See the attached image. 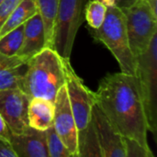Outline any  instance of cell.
Instances as JSON below:
<instances>
[{
	"label": "cell",
	"instance_id": "obj_27",
	"mask_svg": "<svg viewBox=\"0 0 157 157\" xmlns=\"http://www.w3.org/2000/svg\"><path fill=\"white\" fill-rule=\"evenodd\" d=\"M99 1H102V2H103V0H99Z\"/></svg>",
	"mask_w": 157,
	"mask_h": 157
},
{
	"label": "cell",
	"instance_id": "obj_26",
	"mask_svg": "<svg viewBox=\"0 0 157 157\" xmlns=\"http://www.w3.org/2000/svg\"><path fill=\"white\" fill-rule=\"evenodd\" d=\"M3 1H4V0H0V4H1V3H2Z\"/></svg>",
	"mask_w": 157,
	"mask_h": 157
},
{
	"label": "cell",
	"instance_id": "obj_4",
	"mask_svg": "<svg viewBox=\"0 0 157 157\" xmlns=\"http://www.w3.org/2000/svg\"><path fill=\"white\" fill-rule=\"evenodd\" d=\"M87 1L59 0L51 48L63 59L70 60L76 34L85 19V7Z\"/></svg>",
	"mask_w": 157,
	"mask_h": 157
},
{
	"label": "cell",
	"instance_id": "obj_12",
	"mask_svg": "<svg viewBox=\"0 0 157 157\" xmlns=\"http://www.w3.org/2000/svg\"><path fill=\"white\" fill-rule=\"evenodd\" d=\"M45 47L46 39L44 24L41 16L37 12L24 23L23 41L17 55L29 61Z\"/></svg>",
	"mask_w": 157,
	"mask_h": 157
},
{
	"label": "cell",
	"instance_id": "obj_7",
	"mask_svg": "<svg viewBox=\"0 0 157 157\" xmlns=\"http://www.w3.org/2000/svg\"><path fill=\"white\" fill-rule=\"evenodd\" d=\"M65 86L78 132V143L83 139L91 123L95 94L91 91L74 70L70 60L64 59Z\"/></svg>",
	"mask_w": 157,
	"mask_h": 157
},
{
	"label": "cell",
	"instance_id": "obj_5",
	"mask_svg": "<svg viewBox=\"0 0 157 157\" xmlns=\"http://www.w3.org/2000/svg\"><path fill=\"white\" fill-rule=\"evenodd\" d=\"M135 75L138 78L147 129L157 134V33L147 50L137 57Z\"/></svg>",
	"mask_w": 157,
	"mask_h": 157
},
{
	"label": "cell",
	"instance_id": "obj_13",
	"mask_svg": "<svg viewBox=\"0 0 157 157\" xmlns=\"http://www.w3.org/2000/svg\"><path fill=\"white\" fill-rule=\"evenodd\" d=\"M27 62L17 55L7 56L0 52V91L19 88Z\"/></svg>",
	"mask_w": 157,
	"mask_h": 157
},
{
	"label": "cell",
	"instance_id": "obj_24",
	"mask_svg": "<svg viewBox=\"0 0 157 157\" xmlns=\"http://www.w3.org/2000/svg\"><path fill=\"white\" fill-rule=\"evenodd\" d=\"M138 0H116L115 6H117L120 8H124V7H127V6L134 4Z\"/></svg>",
	"mask_w": 157,
	"mask_h": 157
},
{
	"label": "cell",
	"instance_id": "obj_15",
	"mask_svg": "<svg viewBox=\"0 0 157 157\" xmlns=\"http://www.w3.org/2000/svg\"><path fill=\"white\" fill-rule=\"evenodd\" d=\"M37 12L39 11L35 0H21L1 28L0 37L6 34L15 28L24 24Z\"/></svg>",
	"mask_w": 157,
	"mask_h": 157
},
{
	"label": "cell",
	"instance_id": "obj_10",
	"mask_svg": "<svg viewBox=\"0 0 157 157\" xmlns=\"http://www.w3.org/2000/svg\"><path fill=\"white\" fill-rule=\"evenodd\" d=\"M91 121L96 132L101 157H125L123 137L112 126L96 102L93 105Z\"/></svg>",
	"mask_w": 157,
	"mask_h": 157
},
{
	"label": "cell",
	"instance_id": "obj_3",
	"mask_svg": "<svg viewBox=\"0 0 157 157\" xmlns=\"http://www.w3.org/2000/svg\"><path fill=\"white\" fill-rule=\"evenodd\" d=\"M92 38L108 48L119 63L121 73L135 75L137 58L133 55L126 30L124 16L115 5L107 6V13L98 29L87 27Z\"/></svg>",
	"mask_w": 157,
	"mask_h": 157
},
{
	"label": "cell",
	"instance_id": "obj_18",
	"mask_svg": "<svg viewBox=\"0 0 157 157\" xmlns=\"http://www.w3.org/2000/svg\"><path fill=\"white\" fill-rule=\"evenodd\" d=\"M107 13V6L99 0H88L85 7V19L87 21V27L98 29Z\"/></svg>",
	"mask_w": 157,
	"mask_h": 157
},
{
	"label": "cell",
	"instance_id": "obj_23",
	"mask_svg": "<svg viewBox=\"0 0 157 157\" xmlns=\"http://www.w3.org/2000/svg\"><path fill=\"white\" fill-rule=\"evenodd\" d=\"M0 136L7 139L9 141V136H10V132L7 128V125L6 121H4L3 117L0 115Z\"/></svg>",
	"mask_w": 157,
	"mask_h": 157
},
{
	"label": "cell",
	"instance_id": "obj_8",
	"mask_svg": "<svg viewBox=\"0 0 157 157\" xmlns=\"http://www.w3.org/2000/svg\"><path fill=\"white\" fill-rule=\"evenodd\" d=\"M30 98L20 88L0 91V115L11 134H21L29 128L28 108Z\"/></svg>",
	"mask_w": 157,
	"mask_h": 157
},
{
	"label": "cell",
	"instance_id": "obj_14",
	"mask_svg": "<svg viewBox=\"0 0 157 157\" xmlns=\"http://www.w3.org/2000/svg\"><path fill=\"white\" fill-rule=\"evenodd\" d=\"M54 103L41 98H31L28 108L29 127L38 131H46L53 124Z\"/></svg>",
	"mask_w": 157,
	"mask_h": 157
},
{
	"label": "cell",
	"instance_id": "obj_16",
	"mask_svg": "<svg viewBox=\"0 0 157 157\" xmlns=\"http://www.w3.org/2000/svg\"><path fill=\"white\" fill-rule=\"evenodd\" d=\"M38 7V11L41 16L46 39V47H51L53 24L57 12L59 0H35Z\"/></svg>",
	"mask_w": 157,
	"mask_h": 157
},
{
	"label": "cell",
	"instance_id": "obj_21",
	"mask_svg": "<svg viewBox=\"0 0 157 157\" xmlns=\"http://www.w3.org/2000/svg\"><path fill=\"white\" fill-rule=\"evenodd\" d=\"M21 0H4L0 4V29Z\"/></svg>",
	"mask_w": 157,
	"mask_h": 157
},
{
	"label": "cell",
	"instance_id": "obj_22",
	"mask_svg": "<svg viewBox=\"0 0 157 157\" xmlns=\"http://www.w3.org/2000/svg\"><path fill=\"white\" fill-rule=\"evenodd\" d=\"M0 157H17L9 141L0 136Z\"/></svg>",
	"mask_w": 157,
	"mask_h": 157
},
{
	"label": "cell",
	"instance_id": "obj_2",
	"mask_svg": "<svg viewBox=\"0 0 157 157\" xmlns=\"http://www.w3.org/2000/svg\"><path fill=\"white\" fill-rule=\"evenodd\" d=\"M19 88L29 98L54 103L59 89L65 85L64 59L55 50L45 47L26 63Z\"/></svg>",
	"mask_w": 157,
	"mask_h": 157
},
{
	"label": "cell",
	"instance_id": "obj_20",
	"mask_svg": "<svg viewBox=\"0 0 157 157\" xmlns=\"http://www.w3.org/2000/svg\"><path fill=\"white\" fill-rule=\"evenodd\" d=\"M125 157H155L150 148H146L133 139L123 137Z\"/></svg>",
	"mask_w": 157,
	"mask_h": 157
},
{
	"label": "cell",
	"instance_id": "obj_9",
	"mask_svg": "<svg viewBox=\"0 0 157 157\" xmlns=\"http://www.w3.org/2000/svg\"><path fill=\"white\" fill-rule=\"evenodd\" d=\"M52 125L71 155L78 157V132L65 85L59 89L55 97Z\"/></svg>",
	"mask_w": 157,
	"mask_h": 157
},
{
	"label": "cell",
	"instance_id": "obj_1",
	"mask_svg": "<svg viewBox=\"0 0 157 157\" xmlns=\"http://www.w3.org/2000/svg\"><path fill=\"white\" fill-rule=\"evenodd\" d=\"M94 94L96 104L122 137L133 139L150 148L147 122L135 75L108 74L99 81Z\"/></svg>",
	"mask_w": 157,
	"mask_h": 157
},
{
	"label": "cell",
	"instance_id": "obj_11",
	"mask_svg": "<svg viewBox=\"0 0 157 157\" xmlns=\"http://www.w3.org/2000/svg\"><path fill=\"white\" fill-rule=\"evenodd\" d=\"M9 143L17 157H49L45 131L29 127L24 133H10Z\"/></svg>",
	"mask_w": 157,
	"mask_h": 157
},
{
	"label": "cell",
	"instance_id": "obj_19",
	"mask_svg": "<svg viewBox=\"0 0 157 157\" xmlns=\"http://www.w3.org/2000/svg\"><path fill=\"white\" fill-rule=\"evenodd\" d=\"M46 144L49 157H71V154L57 134L53 125L46 131Z\"/></svg>",
	"mask_w": 157,
	"mask_h": 157
},
{
	"label": "cell",
	"instance_id": "obj_17",
	"mask_svg": "<svg viewBox=\"0 0 157 157\" xmlns=\"http://www.w3.org/2000/svg\"><path fill=\"white\" fill-rule=\"evenodd\" d=\"M24 36V24L15 28L0 37V52L7 56H15L19 51Z\"/></svg>",
	"mask_w": 157,
	"mask_h": 157
},
{
	"label": "cell",
	"instance_id": "obj_25",
	"mask_svg": "<svg viewBox=\"0 0 157 157\" xmlns=\"http://www.w3.org/2000/svg\"><path fill=\"white\" fill-rule=\"evenodd\" d=\"M147 2L152 12L157 17V0H147Z\"/></svg>",
	"mask_w": 157,
	"mask_h": 157
},
{
	"label": "cell",
	"instance_id": "obj_6",
	"mask_svg": "<svg viewBox=\"0 0 157 157\" xmlns=\"http://www.w3.org/2000/svg\"><path fill=\"white\" fill-rule=\"evenodd\" d=\"M121 9L124 16L131 50L137 58L147 50L157 33V17L152 12L147 0H138Z\"/></svg>",
	"mask_w": 157,
	"mask_h": 157
}]
</instances>
